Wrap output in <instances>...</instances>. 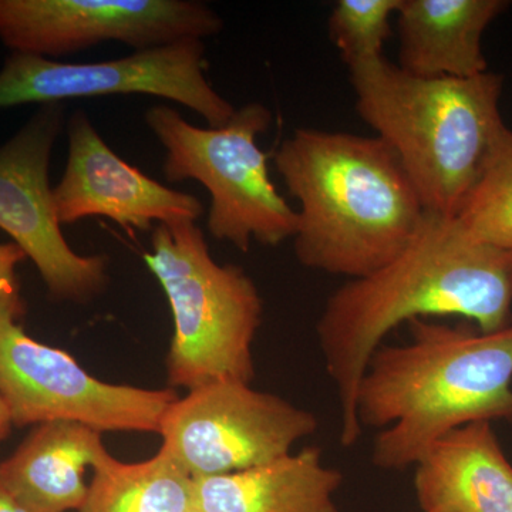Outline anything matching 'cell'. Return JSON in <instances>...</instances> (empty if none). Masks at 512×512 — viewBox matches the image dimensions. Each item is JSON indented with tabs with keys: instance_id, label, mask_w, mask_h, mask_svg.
<instances>
[{
	"instance_id": "8fae6325",
	"label": "cell",
	"mask_w": 512,
	"mask_h": 512,
	"mask_svg": "<svg viewBox=\"0 0 512 512\" xmlns=\"http://www.w3.org/2000/svg\"><path fill=\"white\" fill-rule=\"evenodd\" d=\"M222 20L195 0H0V39L12 53L69 55L103 42L151 49L217 35Z\"/></svg>"
},
{
	"instance_id": "5bb4252c",
	"label": "cell",
	"mask_w": 512,
	"mask_h": 512,
	"mask_svg": "<svg viewBox=\"0 0 512 512\" xmlns=\"http://www.w3.org/2000/svg\"><path fill=\"white\" fill-rule=\"evenodd\" d=\"M106 451L100 431L83 424H40L0 463V481L25 512L79 511L87 468Z\"/></svg>"
},
{
	"instance_id": "ac0fdd59",
	"label": "cell",
	"mask_w": 512,
	"mask_h": 512,
	"mask_svg": "<svg viewBox=\"0 0 512 512\" xmlns=\"http://www.w3.org/2000/svg\"><path fill=\"white\" fill-rule=\"evenodd\" d=\"M464 229L485 244L512 252V130L505 127L457 214Z\"/></svg>"
},
{
	"instance_id": "7a4b0ae2",
	"label": "cell",
	"mask_w": 512,
	"mask_h": 512,
	"mask_svg": "<svg viewBox=\"0 0 512 512\" xmlns=\"http://www.w3.org/2000/svg\"><path fill=\"white\" fill-rule=\"evenodd\" d=\"M406 345L380 346L357 392L360 426L380 430L372 461L416 466L434 441L476 421L512 426V323L474 332L413 319Z\"/></svg>"
},
{
	"instance_id": "e0dca14e",
	"label": "cell",
	"mask_w": 512,
	"mask_h": 512,
	"mask_svg": "<svg viewBox=\"0 0 512 512\" xmlns=\"http://www.w3.org/2000/svg\"><path fill=\"white\" fill-rule=\"evenodd\" d=\"M195 480L158 451L140 463H123L109 451L93 466L92 483L77 512H192Z\"/></svg>"
},
{
	"instance_id": "277c9868",
	"label": "cell",
	"mask_w": 512,
	"mask_h": 512,
	"mask_svg": "<svg viewBox=\"0 0 512 512\" xmlns=\"http://www.w3.org/2000/svg\"><path fill=\"white\" fill-rule=\"evenodd\" d=\"M349 73L357 113L393 148L424 210L457 217L507 127L504 77H419L383 56Z\"/></svg>"
},
{
	"instance_id": "30bf717a",
	"label": "cell",
	"mask_w": 512,
	"mask_h": 512,
	"mask_svg": "<svg viewBox=\"0 0 512 512\" xmlns=\"http://www.w3.org/2000/svg\"><path fill=\"white\" fill-rule=\"evenodd\" d=\"M64 124L62 103L43 104L0 147V228L28 258L57 301H92L106 288L107 258L76 254L57 220L49 165Z\"/></svg>"
},
{
	"instance_id": "9a60e30c",
	"label": "cell",
	"mask_w": 512,
	"mask_h": 512,
	"mask_svg": "<svg viewBox=\"0 0 512 512\" xmlns=\"http://www.w3.org/2000/svg\"><path fill=\"white\" fill-rule=\"evenodd\" d=\"M504 0H402L400 69L419 77H466L488 72L483 36L508 8Z\"/></svg>"
},
{
	"instance_id": "7402d4cb",
	"label": "cell",
	"mask_w": 512,
	"mask_h": 512,
	"mask_svg": "<svg viewBox=\"0 0 512 512\" xmlns=\"http://www.w3.org/2000/svg\"><path fill=\"white\" fill-rule=\"evenodd\" d=\"M13 423L10 419L8 407L3 403L2 397H0V441L5 440L9 436L10 430H12Z\"/></svg>"
},
{
	"instance_id": "6da1fadb",
	"label": "cell",
	"mask_w": 512,
	"mask_h": 512,
	"mask_svg": "<svg viewBox=\"0 0 512 512\" xmlns=\"http://www.w3.org/2000/svg\"><path fill=\"white\" fill-rule=\"evenodd\" d=\"M426 316H461L484 333L507 328L512 252L471 237L456 217L426 211L396 258L330 296L316 330L338 392L343 447L362 436L357 392L370 357L397 326Z\"/></svg>"
},
{
	"instance_id": "603a6c76",
	"label": "cell",
	"mask_w": 512,
	"mask_h": 512,
	"mask_svg": "<svg viewBox=\"0 0 512 512\" xmlns=\"http://www.w3.org/2000/svg\"><path fill=\"white\" fill-rule=\"evenodd\" d=\"M192 512H201V511L195 510V511H192Z\"/></svg>"
},
{
	"instance_id": "52a82bcc",
	"label": "cell",
	"mask_w": 512,
	"mask_h": 512,
	"mask_svg": "<svg viewBox=\"0 0 512 512\" xmlns=\"http://www.w3.org/2000/svg\"><path fill=\"white\" fill-rule=\"evenodd\" d=\"M0 397L13 426L70 421L100 433H158L178 399L174 389L96 379L69 353L30 338L19 323H0Z\"/></svg>"
},
{
	"instance_id": "d6986e66",
	"label": "cell",
	"mask_w": 512,
	"mask_h": 512,
	"mask_svg": "<svg viewBox=\"0 0 512 512\" xmlns=\"http://www.w3.org/2000/svg\"><path fill=\"white\" fill-rule=\"evenodd\" d=\"M402 0H339L329 16V37L349 66L383 56L390 19Z\"/></svg>"
},
{
	"instance_id": "ba28073f",
	"label": "cell",
	"mask_w": 512,
	"mask_h": 512,
	"mask_svg": "<svg viewBox=\"0 0 512 512\" xmlns=\"http://www.w3.org/2000/svg\"><path fill=\"white\" fill-rule=\"evenodd\" d=\"M318 430L315 414L251 384L218 382L190 390L165 412L161 450L192 478L221 476L291 453Z\"/></svg>"
},
{
	"instance_id": "8992f818",
	"label": "cell",
	"mask_w": 512,
	"mask_h": 512,
	"mask_svg": "<svg viewBox=\"0 0 512 512\" xmlns=\"http://www.w3.org/2000/svg\"><path fill=\"white\" fill-rule=\"evenodd\" d=\"M146 123L165 148V178L195 180L210 192L212 237L244 252L252 239L276 247L295 237L298 214L276 190L268 157L256 143L272 123L265 106L247 104L225 126L201 128L158 104L147 110Z\"/></svg>"
},
{
	"instance_id": "44dd1931",
	"label": "cell",
	"mask_w": 512,
	"mask_h": 512,
	"mask_svg": "<svg viewBox=\"0 0 512 512\" xmlns=\"http://www.w3.org/2000/svg\"><path fill=\"white\" fill-rule=\"evenodd\" d=\"M0 512H25L0 481Z\"/></svg>"
},
{
	"instance_id": "2e32d148",
	"label": "cell",
	"mask_w": 512,
	"mask_h": 512,
	"mask_svg": "<svg viewBox=\"0 0 512 512\" xmlns=\"http://www.w3.org/2000/svg\"><path fill=\"white\" fill-rule=\"evenodd\" d=\"M194 480L201 512H339L335 495L343 474L323 463L320 448L305 447L247 470Z\"/></svg>"
},
{
	"instance_id": "9c48e42d",
	"label": "cell",
	"mask_w": 512,
	"mask_h": 512,
	"mask_svg": "<svg viewBox=\"0 0 512 512\" xmlns=\"http://www.w3.org/2000/svg\"><path fill=\"white\" fill-rule=\"evenodd\" d=\"M204 55L200 39L137 50L106 62L66 63L12 53L0 70V109L147 94L183 104L204 117L208 127H222L237 109L208 82Z\"/></svg>"
},
{
	"instance_id": "5b68a950",
	"label": "cell",
	"mask_w": 512,
	"mask_h": 512,
	"mask_svg": "<svg viewBox=\"0 0 512 512\" xmlns=\"http://www.w3.org/2000/svg\"><path fill=\"white\" fill-rule=\"evenodd\" d=\"M144 261L160 282L174 319L167 356L171 387L251 384L262 299L244 269L212 259L195 221L158 224Z\"/></svg>"
},
{
	"instance_id": "3957f363",
	"label": "cell",
	"mask_w": 512,
	"mask_h": 512,
	"mask_svg": "<svg viewBox=\"0 0 512 512\" xmlns=\"http://www.w3.org/2000/svg\"><path fill=\"white\" fill-rule=\"evenodd\" d=\"M301 204L295 232L303 266L363 278L406 248L423 204L399 157L379 137L299 128L275 154Z\"/></svg>"
},
{
	"instance_id": "7c38bea8",
	"label": "cell",
	"mask_w": 512,
	"mask_h": 512,
	"mask_svg": "<svg viewBox=\"0 0 512 512\" xmlns=\"http://www.w3.org/2000/svg\"><path fill=\"white\" fill-rule=\"evenodd\" d=\"M69 156L53 202L60 225L107 217L124 228L147 231L154 221H197L202 204L171 190L121 160L100 137L89 116L74 111L67 121Z\"/></svg>"
},
{
	"instance_id": "ffe728a7",
	"label": "cell",
	"mask_w": 512,
	"mask_h": 512,
	"mask_svg": "<svg viewBox=\"0 0 512 512\" xmlns=\"http://www.w3.org/2000/svg\"><path fill=\"white\" fill-rule=\"evenodd\" d=\"M28 258L15 244H0V323H18L26 312L16 268Z\"/></svg>"
},
{
	"instance_id": "4fadbf2b",
	"label": "cell",
	"mask_w": 512,
	"mask_h": 512,
	"mask_svg": "<svg viewBox=\"0 0 512 512\" xmlns=\"http://www.w3.org/2000/svg\"><path fill=\"white\" fill-rule=\"evenodd\" d=\"M423 512H512V464L488 421L448 431L416 464Z\"/></svg>"
}]
</instances>
